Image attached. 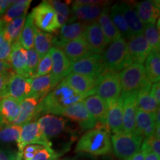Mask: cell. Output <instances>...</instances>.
Returning <instances> with one entry per match:
<instances>
[{
  "label": "cell",
  "mask_w": 160,
  "mask_h": 160,
  "mask_svg": "<svg viewBox=\"0 0 160 160\" xmlns=\"http://www.w3.org/2000/svg\"><path fill=\"white\" fill-rule=\"evenodd\" d=\"M93 94H96L95 88L88 93L79 94L73 91L62 80L42 99L40 100L36 111L35 119L38 116L44 113L62 115L66 108L82 101L85 98Z\"/></svg>",
  "instance_id": "1"
},
{
  "label": "cell",
  "mask_w": 160,
  "mask_h": 160,
  "mask_svg": "<svg viewBox=\"0 0 160 160\" xmlns=\"http://www.w3.org/2000/svg\"><path fill=\"white\" fill-rule=\"evenodd\" d=\"M109 132L107 126L97 123L94 128L90 130L80 138L75 151L95 156L108 154L112 150Z\"/></svg>",
  "instance_id": "2"
},
{
  "label": "cell",
  "mask_w": 160,
  "mask_h": 160,
  "mask_svg": "<svg viewBox=\"0 0 160 160\" xmlns=\"http://www.w3.org/2000/svg\"><path fill=\"white\" fill-rule=\"evenodd\" d=\"M121 95L120 97L137 93L140 90L151 83L148 79L143 64L133 63L119 73Z\"/></svg>",
  "instance_id": "3"
},
{
  "label": "cell",
  "mask_w": 160,
  "mask_h": 160,
  "mask_svg": "<svg viewBox=\"0 0 160 160\" xmlns=\"http://www.w3.org/2000/svg\"><path fill=\"white\" fill-rule=\"evenodd\" d=\"M102 56L107 71L119 72L130 65L127 42L122 37L110 44Z\"/></svg>",
  "instance_id": "4"
},
{
  "label": "cell",
  "mask_w": 160,
  "mask_h": 160,
  "mask_svg": "<svg viewBox=\"0 0 160 160\" xmlns=\"http://www.w3.org/2000/svg\"><path fill=\"white\" fill-rule=\"evenodd\" d=\"M115 155L122 160H127L140 150L143 138L136 133L125 132L115 133L111 137Z\"/></svg>",
  "instance_id": "5"
},
{
  "label": "cell",
  "mask_w": 160,
  "mask_h": 160,
  "mask_svg": "<svg viewBox=\"0 0 160 160\" xmlns=\"http://www.w3.org/2000/svg\"><path fill=\"white\" fill-rule=\"evenodd\" d=\"M31 14L35 27L40 31L50 33L59 28L57 14L48 1L42 2Z\"/></svg>",
  "instance_id": "6"
},
{
  "label": "cell",
  "mask_w": 160,
  "mask_h": 160,
  "mask_svg": "<svg viewBox=\"0 0 160 160\" xmlns=\"http://www.w3.org/2000/svg\"><path fill=\"white\" fill-rule=\"evenodd\" d=\"M105 63L102 54L91 53L88 57L71 64V72L77 74H81L87 77L98 79L105 72Z\"/></svg>",
  "instance_id": "7"
},
{
  "label": "cell",
  "mask_w": 160,
  "mask_h": 160,
  "mask_svg": "<svg viewBox=\"0 0 160 160\" xmlns=\"http://www.w3.org/2000/svg\"><path fill=\"white\" fill-rule=\"evenodd\" d=\"M96 93L106 102L118 99L121 95L119 72L106 71L97 79Z\"/></svg>",
  "instance_id": "8"
},
{
  "label": "cell",
  "mask_w": 160,
  "mask_h": 160,
  "mask_svg": "<svg viewBox=\"0 0 160 160\" xmlns=\"http://www.w3.org/2000/svg\"><path fill=\"white\" fill-rule=\"evenodd\" d=\"M17 142L19 150L18 152L19 153H22L23 149L28 145H39L51 148L52 146L51 142L44 135L39 123L32 121L22 125L21 133Z\"/></svg>",
  "instance_id": "9"
},
{
  "label": "cell",
  "mask_w": 160,
  "mask_h": 160,
  "mask_svg": "<svg viewBox=\"0 0 160 160\" xmlns=\"http://www.w3.org/2000/svg\"><path fill=\"white\" fill-rule=\"evenodd\" d=\"M152 51L143 34L133 36L128 40L127 51L129 65L133 63L143 64Z\"/></svg>",
  "instance_id": "10"
},
{
  "label": "cell",
  "mask_w": 160,
  "mask_h": 160,
  "mask_svg": "<svg viewBox=\"0 0 160 160\" xmlns=\"http://www.w3.org/2000/svg\"><path fill=\"white\" fill-rule=\"evenodd\" d=\"M52 59V71L51 74L53 77V83L57 86L68 75L71 73L72 62L68 59L61 50L52 47L50 50Z\"/></svg>",
  "instance_id": "11"
},
{
  "label": "cell",
  "mask_w": 160,
  "mask_h": 160,
  "mask_svg": "<svg viewBox=\"0 0 160 160\" xmlns=\"http://www.w3.org/2000/svg\"><path fill=\"white\" fill-rule=\"evenodd\" d=\"M62 115L77 122L83 130L94 128L97 124V122L90 114L82 101L66 108Z\"/></svg>",
  "instance_id": "12"
},
{
  "label": "cell",
  "mask_w": 160,
  "mask_h": 160,
  "mask_svg": "<svg viewBox=\"0 0 160 160\" xmlns=\"http://www.w3.org/2000/svg\"><path fill=\"white\" fill-rule=\"evenodd\" d=\"M107 103V115H106V126L113 134L122 131L123 120V99L111 100Z\"/></svg>",
  "instance_id": "13"
},
{
  "label": "cell",
  "mask_w": 160,
  "mask_h": 160,
  "mask_svg": "<svg viewBox=\"0 0 160 160\" xmlns=\"http://www.w3.org/2000/svg\"><path fill=\"white\" fill-rule=\"evenodd\" d=\"M83 38L93 53L102 54L108 45L97 22H93L87 25Z\"/></svg>",
  "instance_id": "14"
},
{
  "label": "cell",
  "mask_w": 160,
  "mask_h": 160,
  "mask_svg": "<svg viewBox=\"0 0 160 160\" xmlns=\"http://www.w3.org/2000/svg\"><path fill=\"white\" fill-rule=\"evenodd\" d=\"M30 93L29 78H25L15 73L10 77L6 88V97H12L21 102L29 97Z\"/></svg>",
  "instance_id": "15"
},
{
  "label": "cell",
  "mask_w": 160,
  "mask_h": 160,
  "mask_svg": "<svg viewBox=\"0 0 160 160\" xmlns=\"http://www.w3.org/2000/svg\"><path fill=\"white\" fill-rule=\"evenodd\" d=\"M55 48L61 50L72 63L93 53L83 37L59 44Z\"/></svg>",
  "instance_id": "16"
},
{
  "label": "cell",
  "mask_w": 160,
  "mask_h": 160,
  "mask_svg": "<svg viewBox=\"0 0 160 160\" xmlns=\"http://www.w3.org/2000/svg\"><path fill=\"white\" fill-rule=\"evenodd\" d=\"M40 128L49 140L59 137L66 129V121L63 118L55 115H44L38 119Z\"/></svg>",
  "instance_id": "17"
},
{
  "label": "cell",
  "mask_w": 160,
  "mask_h": 160,
  "mask_svg": "<svg viewBox=\"0 0 160 160\" xmlns=\"http://www.w3.org/2000/svg\"><path fill=\"white\" fill-rule=\"evenodd\" d=\"M137 94L132 93L123 99V120L122 132L135 133L136 132V113L137 110Z\"/></svg>",
  "instance_id": "18"
},
{
  "label": "cell",
  "mask_w": 160,
  "mask_h": 160,
  "mask_svg": "<svg viewBox=\"0 0 160 160\" xmlns=\"http://www.w3.org/2000/svg\"><path fill=\"white\" fill-rule=\"evenodd\" d=\"M105 2L95 5H77L73 2L72 6V17L69 22H73V19H79L82 22H94L99 17L102 10L105 8Z\"/></svg>",
  "instance_id": "19"
},
{
  "label": "cell",
  "mask_w": 160,
  "mask_h": 160,
  "mask_svg": "<svg viewBox=\"0 0 160 160\" xmlns=\"http://www.w3.org/2000/svg\"><path fill=\"white\" fill-rule=\"evenodd\" d=\"M9 64L15 73L25 78H30L27 68L26 50L22 47L19 40L11 45Z\"/></svg>",
  "instance_id": "20"
},
{
  "label": "cell",
  "mask_w": 160,
  "mask_h": 160,
  "mask_svg": "<svg viewBox=\"0 0 160 160\" xmlns=\"http://www.w3.org/2000/svg\"><path fill=\"white\" fill-rule=\"evenodd\" d=\"M87 25L86 23L82 22H73L68 24L66 23L62 27L60 28L59 35L53 37V45L57 46L59 44L83 37L84 32Z\"/></svg>",
  "instance_id": "21"
},
{
  "label": "cell",
  "mask_w": 160,
  "mask_h": 160,
  "mask_svg": "<svg viewBox=\"0 0 160 160\" xmlns=\"http://www.w3.org/2000/svg\"><path fill=\"white\" fill-rule=\"evenodd\" d=\"M157 126L155 113H148L137 108L136 113V134L141 136L143 139H148L153 137Z\"/></svg>",
  "instance_id": "22"
},
{
  "label": "cell",
  "mask_w": 160,
  "mask_h": 160,
  "mask_svg": "<svg viewBox=\"0 0 160 160\" xmlns=\"http://www.w3.org/2000/svg\"><path fill=\"white\" fill-rule=\"evenodd\" d=\"M20 102L10 97L0 98V125H13L19 113Z\"/></svg>",
  "instance_id": "23"
},
{
  "label": "cell",
  "mask_w": 160,
  "mask_h": 160,
  "mask_svg": "<svg viewBox=\"0 0 160 160\" xmlns=\"http://www.w3.org/2000/svg\"><path fill=\"white\" fill-rule=\"evenodd\" d=\"M90 114L97 122V123L106 125L107 103L105 100L97 94L89 96L82 101Z\"/></svg>",
  "instance_id": "24"
},
{
  "label": "cell",
  "mask_w": 160,
  "mask_h": 160,
  "mask_svg": "<svg viewBox=\"0 0 160 160\" xmlns=\"http://www.w3.org/2000/svg\"><path fill=\"white\" fill-rule=\"evenodd\" d=\"M76 93L84 94L91 91L97 85V79L77 73H71L63 79Z\"/></svg>",
  "instance_id": "25"
},
{
  "label": "cell",
  "mask_w": 160,
  "mask_h": 160,
  "mask_svg": "<svg viewBox=\"0 0 160 160\" xmlns=\"http://www.w3.org/2000/svg\"><path fill=\"white\" fill-rule=\"evenodd\" d=\"M135 10L144 25H155L159 16V1L140 2L136 6Z\"/></svg>",
  "instance_id": "26"
},
{
  "label": "cell",
  "mask_w": 160,
  "mask_h": 160,
  "mask_svg": "<svg viewBox=\"0 0 160 160\" xmlns=\"http://www.w3.org/2000/svg\"><path fill=\"white\" fill-rule=\"evenodd\" d=\"M119 5L132 37L142 34L145 25L141 21L134 8L125 2L119 3Z\"/></svg>",
  "instance_id": "27"
},
{
  "label": "cell",
  "mask_w": 160,
  "mask_h": 160,
  "mask_svg": "<svg viewBox=\"0 0 160 160\" xmlns=\"http://www.w3.org/2000/svg\"><path fill=\"white\" fill-rule=\"evenodd\" d=\"M29 80L31 85V93L29 97H36L39 100L42 99L56 87L51 74L29 78Z\"/></svg>",
  "instance_id": "28"
},
{
  "label": "cell",
  "mask_w": 160,
  "mask_h": 160,
  "mask_svg": "<svg viewBox=\"0 0 160 160\" xmlns=\"http://www.w3.org/2000/svg\"><path fill=\"white\" fill-rule=\"evenodd\" d=\"M39 101L37 98L29 97L20 102L19 116L13 125H23L35 119L36 111Z\"/></svg>",
  "instance_id": "29"
},
{
  "label": "cell",
  "mask_w": 160,
  "mask_h": 160,
  "mask_svg": "<svg viewBox=\"0 0 160 160\" xmlns=\"http://www.w3.org/2000/svg\"><path fill=\"white\" fill-rule=\"evenodd\" d=\"M109 10L108 8H105L102 11L101 14L98 20V24L99 25L100 28L105 36L108 44H111L116 40L122 37L119 32L113 25V22L110 17Z\"/></svg>",
  "instance_id": "30"
},
{
  "label": "cell",
  "mask_w": 160,
  "mask_h": 160,
  "mask_svg": "<svg viewBox=\"0 0 160 160\" xmlns=\"http://www.w3.org/2000/svg\"><path fill=\"white\" fill-rule=\"evenodd\" d=\"M151 83H149L142 89H141L137 94V108L148 113H154L159 108L154 98L151 93Z\"/></svg>",
  "instance_id": "31"
},
{
  "label": "cell",
  "mask_w": 160,
  "mask_h": 160,
  "mask_svg": "<svg viewBox=\"0 0 160 160\" xmlns=\"http://www.w3.org/2000/svg\"><path fill=\"white\" fill-rule=\"evenodd\" d=\"M145 62V69L148 81L151 84L159 82L160 79L159 51L152 50Z\"/></svg>",
  "instance_id": "32"
},
{
  "label": "cell",
  "mask_w": 160,
  "mask_h": 160,
  "mask_svg": "<svg viewBox=\"0 0 160 160\" xmlns=\"http://www.w3.org/2000/svg\"><path fill=\"white\" fill-rule=\"evenodd\" d=\"M31 0H19L13 1L12 5L5 11V13L0 17V21L5 24L9 23L12 20L17 19L27 13Z\"/></svg>",
  "instance_id": "33"
},
{
  "label": "cell",
  "mask_w": 160,
  "mask_h": 160,
  "mask_svg": "<svg viewBox=\"0 0 160 160\" xmlns=\"http://www.w3.org/2000/svg\"><path fill=\"white\" fill-rule=\"evenodd\" d=\"M53 37L51 33L40 31L35 27L33 47L39 54L40 59L49 53L53 45Z\"/></svg>",
  "instance_id": "34"
},
{
  "label": "cell",
  "mask_w": 160,
  "mask_h": 160,
  "mask_svg": "<svg viewBox=\"0 0 160 160\" xmlns=\"http://www.w3.org/2000/svg\"><path fill=\"white\" fill-rule=\"evenodd\" d=\"M26 19V14L6 24L4 26L3 35L5 39L12 45L19 40Z\"/></svg>",
  "instance_id": "35"
},
{
  "label": "cell",
  "mask_w": 160,
  "mask_h": 160,
  "mask_svg": "<svg viewBox=\"0 0 160 160\" xmlns=\"http://www.w3.org/2000/svg\"><path fill=\"white\" fill-rule=\"evenodd\" d=\"M35 25L33 24L31 14L30 13L26 17L23 28L19 36V42L24 49L28 50L33 48L34 44Z\"/></svg>",
  "instance_id": "36"
},
{
  "label": "cell",
  "mask_w": 160,
  "mask_h": 160,
  "mask_svg": "<svg viewBox=\"0 0 160 160\" xmlns=\"http://www.w3.org/2000/svg\"><path fill=\"white\" fill-rule=\"evenodd\" d=\"M109 13L113 25L119 31L122 37L125 39H128V40L130 38H131L132 35L129 31L127 24L125 22V20L124 19L121 10H120L119 3H116L112 6L111 9L109 10Z\"/></svg>",
  "instance_id": "37"
},
{
  "label": "cell",
  "mask_w": 160,
  "mask_h": 160,
  "mask_svg": "<svg viewBox=\"0 0 160 160\" xmlns=\"http://www.w3.org/2000/svg\"><path fill=\"white\" fill-rule=\"evenodd\" d=\"M22 128V125H0V141L5 143L17 142L21 133Z\"/></svg>",
  "instance_id": "38"
},
{
  "label": "cell",
  "mask_w": 160,
  "mask_h": 160,
  "mask_svg": "<svg viewBox=\"0 0 160 160\" xmlns=\"http://www.w3.org/2000/svg\"><path fill=\"white\" fill-rule=\"evenodd\" d=\"M143 36L149 44L152 50L159 51L160 48V37L159 28L153 24L145 25L144 28Z\"/></svg>",
  "instance_id": "39"
},
{
  "label": "cell",
  "mask_w": 160,
  "mask_h": 160,
  "mask_svg": "<svg viewBox=\"0 0 160 160\" xmlns=\"http://www.w3.org/2000/svg\"><path fill=\"white\" fill-rule=\"evenodd\" d=\"M51 4L57 17V21L59 28L65 25L70 16V8L67 3H64L58 0L48 1Z\"/></svg>",
  "instance_id": "40"
},
{
  "label": "cell",
  "mask_w": 160,
  "mask_h": 160,
  "mask_svg": "<svg viewBox=\"0 0 160 160\" xmlns=\"http://www.w3.org/2000/svg\"><path fill=\"white\" fill-rule=\"evenodd\" d=\"M5 24L0 21V61L9 63L10 54L11 51V45L5 39L3 29Z\"/></svg>",
  "instance_id": "41"
},
{
  "label": "cell",
  "mask_w": 160,
  "mask_h": 160,
  "mask_svg": "<svg viewBox=\"0 0 160 160\" xmlns=\"http://www.w3.org/2000/svg\"><path fill=\"white\" fill-rule=\"evenodd\" d=\"M52 71V59L51 53H48L47 54L40 59L39 64H38L37 71L33 77H42V76L48 75L51 73Z\"/></svg>",
  "instance_id": "42"
},
{
  "label": "cell",
  "mask_w": 160,
  "mask_h": 160,
  "mask_svg": "<svg viewBox=\"0 0 160 160\" xmlns=\"http://www.w3.org/2000/svg\"><path fill=\"white\" fill-rule=\"evenodd\" d=\"M27 56V68L30 78H33L37 71L38 64L40 61V57L34 48L26 51Z\"/></svg>",
  "instance_id": "43"
},
{
  "label": "cell",
  "mask_w": 160,
  "mask_h": 160,
  "mask_svg": "<svg viewBox=\"0 0 160 160\" xmlns=\"http://www.w3.org/2000/svg\"><path fill=\"white\" fill-rule=\"evenodd\" d=\"M59 155L51 147L42 146L31 160H57Z\"/></svg>",
  "instance_id": "44"
},
{
  "label": "cell",
  "mask_w": 160,
  "mask_h": 160,
  "mask_svg": "<svg viewBox=\"0 0 160 160\" xmlns=\"http://www.w3.org/2000/svg\"><path fill=\"white\" fill-rule=\"evenodd\" d=\"M144 142L146 144L148 148L154 153L157 157H160V140L156 138L154 136L148 138V139H144Z\"/></svg>",
  "instance_id": "45"
},
{
  "label": "cell",
  "mask_w": 160,
  "mask_h": 160,
  "mask_svg": "<svg viewBox=\"0 0 160 160\" xmlns=\"http://www.w3.org/2000/svg\"><path fill=\"white\" fill-rule=\"evenodd\" d=\"M42 146V145H28L26 146L22 152L23 160H31Z\"/></svg>",
  "instance_id": "46"
},
{
  "label": "cell",
  "mask_w": 160,
  "mask_h": 160,
  "mask_svg": "<svg viewBox=\"0 0 160 160\" xmlns=\"http://www.w3.org/2000/svg\"><path fill=\"white\" fill-rule=\"evenodd\" d=\"M17 153L8 148L0 147V160H15Z\"/></svg>",
  "instance_id": "47"
},
{
  "label": "cell",
  "mask_w": 160,
  "mask_h": 160,
  "mask_svg": "<svg viewBox=\"0 0 160 160\" xmlns=\"http://www.w3.org/2000/svg\"><path fill=\"white\" fill-rule=\"evenodd\" d=\"M13 73L14 72L12 70L11 66L9 63L0 61V76L9 78Z\"/></svg>",
  "instance_id": "48"
},
{
  "label": "cell",
  "mask_w": 160,
  "mask_h": 160,
  "mask_svg": "<svg viewBox=\"0 0 160 160\" xmlns=\"http://www.w3.org/2000/svg\"><path fill=\"white\" fill-rule=\"evenodd\" d=\"M151 93L152 97L154 98V99L157 101V102L159 104L160 103V84L159 82L153 83L151 85Z\"/></svg>",
  "instance_id": "49"
},
{
  "label": "cell",
  "mask_w": 160,
  "mask_h": 160,
  "mask_svg": "<svg viewBox=\"0 0 160 160\" xmlns=\"http://www.w3.org/2000/svg\"><path fill=\"white\" fill-rule=\"evenodd\" d=\"M9 78L0 76V98L6 97V88Z\"/></svg>",
  "instance_id": "50"
},
{
  "label": "cell",
  "mask_w": 160,
  "mask_h": 160,
  "mask_svg": "<svg viewBox=\"0 0 160 160\" xmlns=\"http://www.w3.org/2000/svg\"><path fill=\"white\" fill-rule=\"evenodd\" d=\"M13 1L9 0H0V17L2 16L8 8L13 4Z\"/></svg>",
  "instance_id": "51"
},
{
  "label": "cell",
  "mask_w": 160,
  "mask_h": 160,
  "mask_svg": "<svg viewBox=\"0 0 160 160\" xmlns=\"http://www.w3.org/2000/svg\"><path fill=\"white\" fill-rule=\"evenodd\" d=\"M145 151L144 150L140 148V150L134 155H133L130 158L129 160H145Z\"/></svg>",
  "instance_id": "52"
},
{
  "label": "cell",
  "mask_w": 160,
  "mask_h": 160,
  "mask_svg": "<svg viewBox=\"0 0 160 160\" xmlns=\"http://www.w3.org/2000/svg\"><path fill=\"white\" fill-rule=\"evenodd\" d=\"M142 149V148H141ZM144 150V149H142ZM145 151V160H159L160 157H157V155L155 154L154 153L151 151H146V150H144Z\"/></svg>",
  "instance_id": "53"
},
{
  "label": "cell",
  "mask_w": 160,
  "mask_h": 160,
  "mask_svg": "<svg viewBox=\"0 0 160 160\" xmlns=\"http://www.w3.org/2000/svg\"><path fill=\"white\" fill-rule=\"evenodd\" d=\"M15 160H23L22 159V153H19V152H17V157H16Z\"/></svg>",
  "instance_id": "54"
},
{
  "label": "cell",
  "mask_w": 160,
  "mask_h": 160,
  "mask_svg": "<svg viewBox=\"0 0 160 160\" xmlns=\"http://www.w3.org/2000/svg\"><path fill=\"white\" fill-rule=\"evenodd\" d=\"M127 160H129V159H127Z\"/></svg>",
  "instance_id": "55"
}]
</instances>
